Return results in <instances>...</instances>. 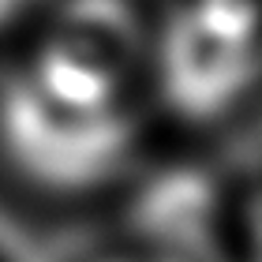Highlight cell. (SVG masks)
Here are the masks:
<instances>
[{
  "mask_svg": "<svg viewBox=\"0 0 262 262\" xmlns=\"http://www.w3.org/2000/svg\"><path fill=\"white\" fill-rule=\"evenodd\" d=\"M146 0H56L0 49V187L49 213L94 210L142 176Z\"/></svg>",
  "mask_w": 262,
  "mask_h": 262,
  "instance_id": "cell-1",
  "label": "cell"
},
{
  "mask_svg": "<svg viewBox=\"0 0 262 262\" xmlns=\"http://www.w3.org/2000/svg\"><path fill=\"white\" fill-rule=\"evenodd\" d=\"M142 86L154 124L210 139L262 105V0H158L146 15Z\"/></svg>",
  "mask_w": 262,
  "mask_h": 262,
  "instance_id": "cell-2",
  "label": "cell"
},
{
  "mask_svg": "<svg viewBox=\"0 0 262 262\" xmlns=\"http://www.w3.org/2000/svg\"><path fill=\"white\" fill-rule=\"evenodd\" d=\"M229 240L236 262H262V172L244 195L232 202L229 213Z\"/></svg>",
  "mask_w": 262,
  "mask_h": 262,
  "instance_id": "cell-3",
  "label": "cell"
},
{
  "mask_svg": "<svg viewBox=\"0 0 262 262\" xmlns=\"http://www.w3.org/2000/svg\"><path fill=\"white\" fill-rule=\"evenodd\" d=\"M56 0H0V49L38 27V23L53 11Z\"/></svg>",
  "mask_w": 262,
  "mask_h": 262,
  "instance_id": "cell-4",
  "label": "cell"
},
{
  "mask_svg": "<svg viewBox=\"0 0 262 262\" xmlns=\"http://www.w3.org/2000/svg\"><path fill=\"white\" fill-rule=\"evenodd\" d=\"M94 262H187V258H184V255H176V251H158V247L139 244V247H127V251H113V255L94 258Z\"/></svg>",
  "mask_w": 262,
  "mask_h": 262,
  "instance_id": "cell-5",
  "label": "cell"
}]
</instances>
